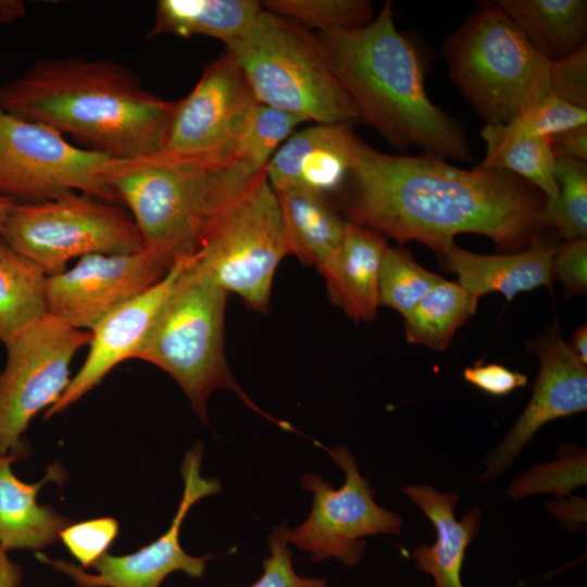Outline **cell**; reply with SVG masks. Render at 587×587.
<instances>
[{
    "label": "cell",
    "mask_w": 587,
    "mask_h": 587,
    "mask_svg": "<svg viewBox=\"0 0 587 587\" xmlns=\"http://www.w3.org/2000/svg\"><path fill=\"white\" fill-rule=\"evenodd\" d=\"M314 37L360 120L394 148L417 147L444 160L472 159L463 127L428 97L422 58L397 29L390 1L363 27Z\"/></svg>",
    "instance_id": "cell-3"
},
{
    "label": "cell",
    "mask_w": 587,
    "mask_h": 587,
    "mask_svg": "<svg viewBox=\"0 0 587 587\" xmlns=\"http://www.w3.org/2000/svg\"><path fill=\"white\" fill-rule=\"evenodd\" d=\"M290 253L304 265L319 266L339 246L346 223L326 195L299 185L273 188Z\"/></svg>",
    "instance_id": "cell-23"
},
{
    "label": "cell",
    "mask_w": 587,
    "mask_h": 587,
    "mask_svg": "<svg viewBox=\"0 0 587 587\" xmlns=\"http://www.w3.org/2000/svg\"><path fill=\"white\" fill-rule=\"evenodd\" d=\"M111 157L68 142L59 132L0 105V193L37 202L79 191L116 200L105 180Z\"/></svg>",
    "instance_id": "cell-10"
},
{
    "label": "cell",
    "mask_w": 587,
    "mask_h": 587,
    "mask_svg": "<svg viewBox=\"0 0 587 587\" xmlns=\"http://www.w3.org/2000/svg\"><path fill=\"white\" fill-rule=\"evenodd\" d=\"M225 46L261 104L316 124L360 120L314 34L301 26L263 9L240 37Z\"/></svg>",
    "instance_id": "cell-6"
},
{
    "label": "cell",
    "mask_w": 587,
    "mask_h": 587,
    "mask_svg": "<svg viewBox=\"0 0 587 587\" xmlns=\"http://www.w3.org/2000/svg\"><path fill=\"white\" fill-rule=\"evenodd\" d=\"M260 102L227 52L207 65L190 92L175 102L163 153L238 159Z\"/></svg>",
    "instance_id": "cell-13"
},
{
    "label": "cell",
    "mask_w": 587,
    "mask_h": 587,
    "mask_svg": "<svg viewBox=\"0 0 587 587\" xmlns=\"http://www.w3.org/2000/svg\"><path fill=\"white\" fill-rule=\"evenodd\" d=\"M480 136L486 143V154L478 165L510 172L546 198L557 196V154L550 138L526 135L507 124H486Z\"/></svg>",
    "instance_id": "cell-26"
},
{
    "label": "cell",
    "mask_w": 587,
    "mask_h": 587,
    "mask_svg": "<svg viewBox=\"0 0 587 587\" xmlns=\"http://www.w3.org/2000/svg\"><path fill=\"white\" fill-rule=\"evenodd\" d=\"M550 95L580 109L587 110V46L551 62L549 72Z\"/></svg>",
    "instance_id": "cell-37"
},
{
    "label": "cell",
    "mask_w": 587,
    "mask_h": 587,
    "mask_svg": "<svg viewBox=\"0 0 587 587\" xmlns=\"http://www.w3.org/2000/svg\"><path fill=\"white\" fill-rule=\"evenodd\" d=\"M202 455L203 445L200 441L185 452L179 467L184 480L182 499L166 532L151 544L125 555L107 552L91 565L96 573H88L80 565L50 559L42 553H37V558L68 576L78 587H161L164 579L176 571L201 578L207 562L213 555L192 557L185 552L179 533L191 507L222 489L218 478L201 475Z\"/></svg>",
    "instance_id": "cell-14"
},
{
    "label": "cell",
    "mask_w": 587,
    "mask_h": 587,
    "mask_svg": "<svg viewBox=\"0 0 587 587\" xmlns=\"http://www.w3.org/2000/svg\"><path fill=\"white\" fill-rule=\"evenodd\" d=\"M401 490L436 529L433 546L421 545L413 550L416 567L433 577L435 587H463L462 564L467 547L478 534L480 510L474 508L458 521L454 515L457 492L441 494L428 485H408Z\"/></svg>",
    "instance_id": "cell-22"
},
{
    "label": "cell",
    "mask_w": 587,
    "mask_h": 587,
    "mask_svg": "<svg viewBox=\"0 0 587 587\" xmlns=\"http://www.w3.org/2000/svg\"><path fill=\"white\" fill-rule=\"evenodd\" d=\"M569 347L584 364H587V327L586 325L580 326L573 334V337Z\"/></svg>",
    "instance_id": "cell-44"
},
{
    "label": "cell",
    "mask_w": 587,
    "mask_h": 587,
    "mask_svg": "<svg viewBox=\"0 0 587 587\" xmlns=\"http://www.w3.org/2000/svg\"><path fill=\"white\" fill-rule=\"evenodd\" d=\"M263 10L254 0H160L149 37L202 35L225 45L240 37Z\"/></svg>",
    "instance_id": "cell-25"
},
{
    "label": "cell",
    "mask_w": 587,
    "mask_h": 587,
    "mask_svg": "<svg viewBox=\"0 0 587 587\" xmlns=\"http://www.w3.org/2000/svg\"><path fill=\"white\" fill-rule=\"evenodd\" d=\"M0 237L46 276L65 271L76 258L142 250L130 216L107 200L79 191L18 202Z\"/></svg>",
    "instance_id": "cell-9"
},
{
    "label": "cell",
    "mask_w": 587,
    "mask_h": 587,
    "mask_svg": "<svg viewBox=\"0 0 587 587\" xmlns=\"http://www.w3.org/2000/svg\"><path fill=\"white\" fill-rule=\"evenodd\" d=\"M263 9L302 28L319 32L352 29L370 24L373 5L366 0H265Z\"/></svg>",
    "instance_id": "cell-31"
},
{
    "label": "cell",
    "mask_w": 587,
    "mask_h": 587,
    "mask_svg": "<svg viewBox=\"0 0 587 587\" xmlns=\"http://www.w3.org/2000/svg\"><path fill=\"white\" fill-rule=\"evenodd\" d=\"M550 141L555 154L565 155L586 163L587 124L554 135L550 138Z\"/></svg>",
    "instance_id": "cell-40"
},
{
    "label": "cell",
    "mask_w": 587,
    "mask_h": 587,
    "mask_svg": "<svg viewBox=\"0 0 587 587\" xmlns=\"http://www.w3.org/2000/svg\"><path fill=\"white\" fill-rule=\"evenodd\" d=\"M17 203L18 202L15 199L0 193V230L9 214Z\"/></svg>",
    "instance_id": "cell-45"
},
{
    "label": "cell",
    "mask_w": 587,
    "mask_h": 587,
    "mask_svg": "<svg viewBox=\"0 0 587 587\" xmlns=\"http://www.w3.org/2000/svg\"><path fill=\"white\" fill-rule=\"evenodd\" d=\"M559 243L554 236L541 235L520 252L484 255L466 251L454 243L436 254L444 266L458 275V284L479 298L502 294L508 301L517 294L545 286L551 290L555 279L553 259Z\"/></svg>",
    "instance_id": "cell-19"
},
{
    "label": "cell",
    "mask_w": 587,
    "mask_h": 587,
    "mask_svg": "<svg viewBox=\"0 0 587 587\" xmlns=\"http://www.w3.org/2000/svg\"><path fill=\"white\" fill-rule=\"evenodd\" d=\"M25 4L18 0H0V23H13L25 14Z\"/></svg>",
    "instance_id": "cell-43"
},
{
    "label": "cell",
    "mask_w": 587,
    "mask_h": 587,
    "mask_svg": "<svg viewBox=\"0 0 587 587\" xmlns=\"http://www.w3.org/2000/svg\"><path fill=\"white\" fill-rule=\"evenodd\" d=\"M528 347L539 359L530 400L512 429L488 455L483 479L495 478L507 470L541 426L587 409L586 364L563 341L558 323Z\"/></svg>",
    "instance_id": "cell-16"
},
{
    "label": "cell",
    "mask_w": 587,
    "mask_h": 587,
    "mask_svg": "<svg viewBox=\"0 0 587 587\" xmlns=\"http://www.w3.org/2000/svg\"><path fill=\"white\" fill-rule=\"evenodd\" d=\"M587 124V110L547 95L522 111L508 126L526 135L551 138Z\"/></svg>",
    "instance_id": "cell-34"
},
{
    "label": "cell",
    "mask_w": 587,
    "mask_h": 587,
    "mask_svg": "<svg viewBox=\"0 0 587 587\" xmlns=\"http://www.w3.org/2000/svg\"><path fill=\"white\" fill-rule=\"evenodd\" d=\"M351 223L438 252L458 234L489 237L507 251L528 246L546 228V197L516 175L438 157L391 155L361 139L347 178Z\"/></svg>",
    "instance_id": "cell-1"
},
{
    "label": "cell",
    "mask_w": 587,
    "mask_h": 587,
    "mask_svg": "<svg viewBox=\"0 0 587 587\" xmlns=\"http://www.w3.org/2000/svg\"><path fill=\"white\" fill-rule=\"evenodd\" d=\"M228 292L189 259L133 359L157 365L184 390L195 412L208 424V399L218 389L235 392L255 413L286 430H295L262 411L235 379L224 350Z\"/></svg>",
    "instance_id": "cell-5"
},
{
    "label": "cell",
    "mask_w": 587,
    "mask_h": 587,
    "mask_svg": "<svg viewBox=\"0 0 587 587\" xmlns=\"http://www.w3.org/2000/svg\"><path fill=\"white\" fill-rule=\"evenodd\" d=\"M23 572L21 566L13 562L7 550L0 546V587H20Z\"/></svg>",
    "instance_id": "cell-42"
},
{
    "label": "cell",
    "mask_w": 587,
    "mask_h": 587,
    "mask_svg": "<svg viewBox=\"0 0 587 587\" xmlns=\"http://www.w3.org/2000/svg\"><path fill=\"white\" fill-rule=\"evenodd\" d=\"M175 102L149 92L127 67L105 59H45L0 87L7 111L113 159L162 152Z\"/></svg>",
    "instance_id": "cell-2"
},
{
    "label": "cell",
    "mask_w": 587,
    "mask_h": 587,
    "mask_svg": "<svg viewBox=\"0 0 587 587\" xmlns=\"http://www.w3.org/2000/svg\"><path fill=\"white\" fill-rule=\"evenodd\" d=\"M46 279L0 237V342L7 345L48 314Z\"/></svg>",
    "instance_id": "cell-27"
},
{
    "label": "cell",
    "mask_w": 587,
    "mask_h": 587,
    "mask_svg": "<svg viewBox=\"0 0 587 587\" xmlns=\"http://www.w3.org/2000/svg\"><path fill=\"white\" fill-rule=\"evenodd\" d=\"M118 534V522L113 517H99L71 523L60 533V539L83 569L107 553Z\"/></svg>",
    "instance_id": "cell-35"
},
{
    "label": "cell",
    "mask_w": 587,
    "mask_h": 587,
    "mask_svg": "<svg viewBox=\"0 0 587 587\" xmlns=\"http://www.w3.org/2000/svg\"><path fill=\"white\" fill-rule=\"evenodd\" d=\"M554 278L559 279L565 292L585 294L587 289V240L577 238L559 245L553 259Z\"/></svg>",
    "instance_id": "cell-38"
},
{
    "label": "cell",
    "mask_w": 587,
    "mask_h": 587,
    "mask_svg": "<svg viewBox=\"0 0 587 587\" xmlns=\"http://www.w3.org/2000/svg\"><path fill=\"white\" fill-rule=\"evenodd\" d=\"M290 528L286 523L267 537L270 555L262 562L263 573L249 587H328L325 578L304 577L296 573L288 547Z\"/></svg>",
    "instance_id": "cell-36"
},
{
    "label": "cell",
    "mask_w": 587,
    "mask_h": 587,
    "mask_svg": "<svg viewBox=\"0 0 587 587\" xmlns=\"http://www.w3.org/2000/svg\"><path fill=\"white\" fill-rule=\"evenodd\" d=\"M18 459L13 453L0 454V546L7 551L38 550L54 544L61 530L72 523L37 501L40 488L46 483L63 480L65 472L55 462L40 482L27 484L12 471V463Z\"/></svg>",
    "instance_id": "cell-21"
},
{
    "label": "cell",
    "mask_w": 587,
    "mask_h": 587,
    "mask_svg": "<svg viewBox=\"0 0 587 587\" xmlns=\"http://www.w3.org/2000/svg\"><path fill=\"white\" fill-rule=\"evenodd\" d=\"M562 448L558 460L535 466L517 477L509 487L508 495L514 500L541 492L571 497L573 489L585 485V450L569 445Z\"/></svg>",
    "instance_id": "cell-32"
},
{
    "label": "cell",
    "mask_w": 587,
    "mask_h": 587,
    "mask_svg": "<svg viewBox=\"0 0 587 587\" xmlns=\"http://www.w3.org/2000/svg\"><path fill=\"white\" fill-rule=\"evenodd\" d=\"M90 332L46 314L8 342L0 374V454L24 458L22 436L30 420L53 405L70 385V365Z\"/></svg>",
    "instance_id": "cell-11"
},
{
    "label": "cell",
    "mask_w": 587,
    "mask_h": 587,
    "mask_svg": "<svg viewBox=\"0 0 587 587\" xmlns=\"http://www.w3.org/2000/svg\"><path fill=\"white\" fill-rule=\"evenodd\" d=\"M547 508L565 526L573 527L586 522V501L582 498L571 496L570 500L551 502Z\"/></svg>",
    "instance_id": "cell-41"
},
{
    "label": "cell",
    "mask_w": 587,
    "mask_h": 587,
    "mask_svg": "<svg viewBox=\"0 0 587 587\" xmlns=\"http://www.w3.org/2000/svg\"><path fill=\"white\" fill-rule=\"evenodd\" d=\"M445 278L422 267L405 249H386L379 273L378 303L408 316L422 298Z\"/></svg>",
    "instance_id": "cell-30"
},
{
    "label": "cell",
    "mask_w": 587,
    "mask_h": 587,
    "mask_svg": "<svg viewBox=\"0 0 587 587\" xmlns=\"http://www.w3.org/2000/svg\"><path fill=\"white\" fill-rule=\"evenodd\" d=\"M254 175L237 159L160 152L112 158L105 180L128 207L142 250L170 271L196 254L209 227Z\"/></svg>",
    "instance_id": "cell-4"
},
{
    "label": "cell",
    "mask_w": 587,
    "mask_h": 587,
    "mask_svg": "<svg viewBox=\"0 0 587 587\" xmlns=\"http://www.w3.org/2000/svg\"><path fill=\"white\" fill-rule=\"evenodd\" d=\"M387 248L382 234L347 222L337 249L316 266L330 302L355 322L376 319L379 273Z\"/></svg>",
    "instance_id": "cell-20"
},
{
    "label": "cell",
    "mask_w": 587,
    "mask_h": 587,
    "mask_svg": "<svg viewBox=\"0 0 587 587\" xmlns=\"http://www.w3.org/2000/svg\"><path fill=\"white\" fill-rule=\"evenodd\" d=\"M325 449L345 472V483L334 488L319 474L300 477L302 488L312 494L309 516L289 532V544L308 552L314 562L334 558L347 566L357 565L365 551L366 536L397 535L402 520L374 501V490L363 477L351 451L345 446Z\"/></svg>",
    "instance_id": "cell-12"
},
{
    "label": "cell",
    "mask_w": 587,
    "mask_h": 587,
    "mask_svg": "<svg viewBox=\"0 0 587 587\" xmlns=\"http://www.w3.org/2000/svg\"><path fill=\"white\" fill-rule=\"evenodd\" d=\"M289 254L278 200L262 170L212 223L191 260L225 291L266 312L276 270Z\"/></svg>",
    "instance_id": "cell-8"
},
{
    "label": "cell",
    "mask_w": 587,
    "mask_h": 587,
    "mask_svg": "<svg viewBox=\"0 0 587 587\" xmlns=\"http://www.w3.org/2000/svg\"><path fill=\"white\" fill-rule=\"evenodd\" d=\"M304 121L296 115L260 104L238 153L253 174L264 170L278 147Z\"/></svg>",
    "instance_id": "cell-33"
},
{
    "label": "cell",
    "mask_w": 587,
    "mask_h": 587,
    "mask_svg": "<svg viewBox=\"0 0 587 587\" xmlns=\"http://www.w3.org/2000/svg\"><path fill=\"white\" fill-rule=\"evenodd\" d=\"M352 125L316 124L291 133L264 167L271 186L299 185L323 195L339 188L360 141Z\"/></svg>",
    "instance_id": "cell-18"
},
{
    "label": "cell",
    "mask_w": 587,
    "mask_h": 587,
    "mask_svg": "<svg viewBox=\"0 0 587 587\" xmlns=\"http://www.w3.org/2000/svg\"><path fill=\"white\" fill-rule=\"evenodd\" d=\"M557 196L546 198L541 212L545 227L554 228L565 239L587 235V166L565 155L555 159Z\"/></svg>",
    "instance_id": "cell-29"
},
{
    "label": "cell",
    "mask_w": 587,
    "mask_h": 587,
    "mask_svg": "<svg viewBox=\"0 0 587 587\" xmlns=\"http://www.w3.org/2000/svg\"><path fill=\"white\" fill-rule=\"evenodd\" d=\"M441 50L450 78L486 124H507L550 95L551 62L496 3L473 13Z\"/></svg>",
    "instance_id": "cell-7"
},
{
    "label": "cell",
    "mask_w": 587,
    "mask_h": 587,
    "mask_svg": "<svg viewBox=\"0 0 587 587\" xmlns=\"http://www.w3.org/2000/svg\"><path fill=\"white\" fill-rule=\"evenodd\" d=\"M464 379L491 396H505L527 384V376L500 364L475 363L463 371Z\"/></svg>",
    "instance_id": "cell-39"
},
{
    "label": "cell",
    "mask_w": 587,
    "mask_h": 587,
    "mask_svg": "<svg viewBox=\"0 0 587 587\" xmlns=\"http://www.w3.org/2000/svg\"><path fill=\"white\" fill-rule=\"evenodd\" d=\"M477 305V297L458 283L444 279L404 317L407 341L445 350L457 329L475 314Z\"/></svg>",
    "instance_id": "cell-28"
},
{
    "label": "cell",
    "mask_w": 587,
    "mask_h": 587,
    "mask_svg": "<svg viewBox=\"0 0 587 587\" xmlns=\"http://www.w3.org/2000/svg\"><path fill=\"white\" fill-rule=\"evenodd\" d=\"M173 266L151 288L118 307L91 330L86 360L60 399L48 408L45 419L58 414L99 385L120 363L133 359L177 276L187 264Z\"/></svg>",
    "instance_id": "cell-17"
},
{
    "label": "cell",
    "mask_w": 587,
    "mask_h": 587,
    "mask_svg": "<svg viewBox=\"0 0 587 587\" xmlns=\"http://www.w3.org/2000/svg\"><path fill=\"white\" fill-rule=\"evenodd\" d=\"M167 272L143 250L86 255L72 268L47 276V311L75 328L90 332Z\"/></svg>",
    "instance_id": "cell-15"
},
{
    "label": "cell",
    "mask_w": 587,
    "mask_h": 587,
    "mask_svg": "<svg viewBox=\"0 0 587 587\" xmlns=\"http://www.w3.org/2000/svg\"><path fill=\"white\" fill-rule=\"evenodd\" d=\"M495 3L550 62L586 45V0H498Z\"/></svg>",
    "instance_id": "cell-24"
}]
</instances>
